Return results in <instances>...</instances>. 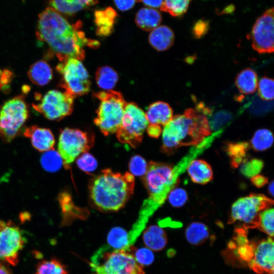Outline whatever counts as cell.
Segmentation results:
<instances>
[{"label":"cell","mask_w":274,"mask_h":274,"mask_svg":"<svg viewBox=\"0 0 274 274\" xmlns=\"http://www.w3.org/2000/svg\"><path fill=\"white\" fill-rule=\"evenodd\" d=\"M82 23L71 24L60 13L51 7L47 8L39 15L36 31L38 41L48 47L47 57L55 55L60 62L70 58L83 60L84 47H99L96 40L85 37L81 30Z\"/></svg>","instance_id":"obj_1"},{"label":"cell","mask_w":274,"mask_h":274,"mask_svg":"<svg viewBox=\"0 0 274 274\" xmlns=\"http://www.w3.org/2000/svg\"><path fill=\"white\" fill-rule=\"evenodd\" d=\"M134 178L124 174L102 170L89 181L88 189L92 204L102 212H115L122 208L133 193Z\"/></svg>","instance_id":"obj_2"},{"label":"cell","mask_w":274,"mask_h":274,"mask_svg":"<svg viewBox=\"0 0 274 274\" xmlns=\"http://www.w3.org/2000/svg\"><path fill=\"white\" fill-rule=\"evenodd\" d=\"M211 134L207 117L189 108L177 115L164 126L162 132V151L172 153L181 146L198 145Z\"/></svg>","instance_id":"obj_3"},{"label":"cell","mask_w":274,"mask_h":274,"mask_svg":"<svg viewBox=\"0 0 274 274\" xmlns=\"http://www.w3.org/2000/svg\"><path fill=\"white\" fill-rule=\"evenodd\" d=\"M185 170L179 163L174 167L169 164L151 161L143 176L148 197L140 209L136 221L146 225L149 218L166 199L169 192L176 186L178 177Z\"/></svg>","instance_id":"obj_4"},{"label":"cell","mask_w":274,"mask_h":274,"mask_svg":"<svg viewBox=\"0 0 274 274\" xmlns=\"http://www.w3.org/2000/svg\"><path fill=\"white\" fill-rule=\"evenodd\" d=\"M90 266L96 274H146L129 250H112L108 246L97 250Z\"/></svg>","instance_id":"obj_5"},{"label":"cell","mask_w":274,"mask_h":274,"mask_svg":"<svg viewBox=\"0 0 274 274\" xmlns=\"http://www.w3.org/2000/svg\"><path fill=\"white\" fill-rule=\"evenodd\" d=\"M94 96L100 101L94 124L105 136L116 132L127 104L122 94L111 90L94 93Z\"/></svg>","instance_id":"obj_6"},{"label":"cell","mask_w":274,"mask_h":274,"mask_svg":"<svg viewBox=\"0 0 274 274\" xmlns=\"http://www.w3.org/2000/svg\"><path fill=\"white\" fill-rule=\"evenodd\" d=\"M29 115V107L23 94L0 105V138L3 142L10 143L19 134Z\"/></svg>","instance_id":"obj_7"},{"label":"cell","mask_w":274,"mask_h":274,"mask_svg":"<svg viewBox=\"0 0 274 274\" xmlns=\"http://www.w3.org/2000/svg\"><path fill=\"white\" fill-rule=\"evenodd\" d=\"M272 204V199L262 194H251L241 198L231 207L228 223L239 222L246 229L257 227L260 213Z\"/></svg>","instance_id":"obj_8"},{"label":"cell","mask_w":274,"mask_h":274,"mask_svg":"<svg viewBox=\"0 0 274 274\" xmlns=\"http://www.w3.org/2000/svg\"><path fill=\"white\" fill-rule=\"evenodd\" d=\"M94 143V136L92 133L76 128L61 129L58 138V152L65 168H69L79 156L93 146Z\"/></svg>","instance_id":"obj_9"},{"label":"cell","mask_w":274,"mask_h":274,"mask_svg":"<svg viewBox=\"0 0 274 274\" xmlns=\"http://www.w3.org/2000/svg\"><path fill=\"white\" fill-rule=\"evenodd\" d=\"M148 122L145 113L136 104H126L121 124L116 131L118 140L136 148L142 142Z\"/></svg>","instance_id":"obj_10"},{"label":"cell","mask_w":274,"mask_h":274,"mask_svg":"<svg viewBox=\"0 0 274 274\" xmlns=\"http://www.w3.org/2000/svg\"><path fill=\"white\" fill-rule=\"evenodd\" d=\"M56 70L61 76L60 87L74 97L90 91L89 74L81 60L70 58L60 62Z\"/></svg>","instance_id":"obj_11"},{"label":"cell","mask_w":274,"mask_h":274,"mask_svg":"<svg viewBox=\"0 0 274 274\" xmlns=\"http://www.w3.org/2000/svg\"><path fill=\"white\" fill-rule=\"evenodd\" d=\"M36 97L38 102L32 104L33 109L48 120L59 121L73 111L75 97L65 91L50 90L43 96L38 94Z\"/></svg>","instance_id":"obj_12"},{"label":"cell","mask_w":274,"mask_h":274,"mask_svg":"<svg viewBox=\"0 0 274 274\" xmlns=\"http://www.w3.org/2000/svg\"><path fill=\"white\" fill-rule=\"evenodd\" d=\"M26 239L13 222L0 221V261L16 266Z\"/></svg>","instance_id":"obj_13"},{"label":"cell","mask_w":274,"mask_h":274,"mask_svg":"<svg viewBox=\"0 0 274 274\" xmlns=\"http://www.w3.org/2000/svg\"><path fill=\"white\" fill-rule=\"evenodd\" d=\"M273 8L266 10L256 21L250 35L253 48L260 54L273 51Z\"/></svg>","instance_id":"obj_14"},{"label":"cell","mask_w":274,"mask_h":274,"mask_svg":"<svg viewBox=\"0 0 274 274\" xmlns=\"http://www.w3.org/2000/svg\"><path fill=\"white\" fill-rule=\"evenodd\" d=\"M273 241L270 237L256 241L249 268L258 274H273Z\"/></svg>","instance_id":"obj_15"},{"label":"cell","mask_w":274,"mask_h":274,"mask_svg":"<svg viewBox=\"0 0 274 274\" xmlns=\"http://www.w3.org/2000/svg\"><path fill=\"white\" fill-rule=\"evenodd\" d=\"M23 132V135L30 140L32 146L38 151L45 152L54 149L55 140L50 129L32 125L25 128Z\"/></svg>","instance_id":"obj_16"},{"label":"cell","mask_w":274,"mask_h":274,"mask_svg":"<svg viewBox=\"0 0 274 274\" xmlns=\"http://www.w3.org/2000/svg\"><path fill=\"white\" fill-rule=\"evenodd\" d=\"M145 115L149 124L164 126L173 117V111L167 102L157 101L149 105Z\"/></svg>","instance_id":"obj_17"},{"label":"cell","mask_w":274,"mask_h":274,"mask_svg":"<svg viewBox=\"0 0 274 274\" xmlns=\"http://www.w3.org/2000/svg\"><path fill=\"white\" fill-rule=\"evenodd\" d=\"M117 17L116 12L111 7L95 11L94 22L96 26V34L100 37L111 35L114 30Z\"/></svg>","instance_id":"obj_18"},{"label":"cell","mask_w":274,"mask_h":274,"mask_svg":"<svg viewBox=\"0 0 274 274\" xmlns=\"http://www.w3.org/2000/svg\"><path fill=\"white\" fill-rule=\"evenodd\" d=\"M174 33L169 27L162 25L152 30L149 36V42L158 51L168 49L174 42Z\"/></svg>","instance_id":"obj_19"},{"label":"cell","mask_w":274,"mask_h":274,"mask_svg":"<svg viewBox=\"0 0 274 274\" xmlns=\"http://www.w3.org/2000/svg\"><path fill=\"white\" fill-rule=\"evenodd\" d=\"M30 81L39 86L48 84L53 78V71L46 61L38 60L32 64L27 72Z\"/></svg>","instance_id":"obj_20"},{"label":"cell","mask_w":274,"mask_h":274,"mask_svg":"<svg viewBox=\"0 0 274 274\" xmlns=\"http://www.w3.org/2000/svg\"><path fill=\"white\" fill-rule=\"evenodd\" d=\"M186 168L190 179L195 183L205 184L213 179L212 167L203 160H192Z\"/></svg>","instance_id":"obj_21"},{"label":"cell","mask_w":274,"mask_h":274,"mask_svg":"<svg viewBox=\"0 0 274 274\" xmlns=\"http://www.w3.org/2000/svg\"><path fill=\"white\" fill-rule=\"evenodd\" d=\"M143 240L146 247L155 251L163 250L167 242L165 231L157 225L149 226L144 231Z\"/></svg>","instance_id":"obj_22"},{"label":"cell","mask_w":274,"mask_h":274,"mask_svg":"<svg viewBox=\"0 0 274 274\" xmlns=\"http://www.w3.org/2000/svg\"><path fill=\"white\" fill-rule=\"evenodd\" d=\"M135 20L136 24L141 29L150 31L158 26L162 17L158 11L153 9L144 8L137 12Z\"/></svg>","instance_id":"obj_23"},{"label":"cell","mask_w":274,"mask_h":274,"mask_svg":"<svg viewBox=\"0 0 274 274\" xmlns=\"http://www.w3.org/2000/svg\"><path fill=\"white\" fill-rule=\"evenodd\" d=\"M235 83L241 93L252 94L255 92L257 87V74L253 69L246 68L238 74L235 78Z\"/></svg>","instance_id":"obj_24"},{"label":"cell","mask_w":274,"mask_h":274,"mask_svg":"<svg viewBox=\"0 0 274 274\" xmlns=\"http://www.w3.org/2000/svg\"><path fill=\"white\" fill-rule=\"evenodd\" d=\"M208 227L204 224L194 222L187 227L185 236L187 241L191 245L198 246L204 243L209 237Z\"/></svg>","instance_id":"obj_25"},{"label":"cell","mask_w":274,"mask_h":274,"mask_svg":"<svg viewBox=\"0 0 274 274\" xmlns=\"http://www.w3.org/2000/svg\"><path fill=\"white\" fill-rule=\"evenodd\" d=\"M119 79L117 73L109 66L99 67L95 73V80L98 86L106 90H111Z\"/></svg>","instance_id":"obj_26"},{"label":"cell","mask_w":274,"mask_h":274,"mask_svg":"<svg viewBox=\"0 0 274 274\" xmlns=\"http://www.w3.org/2000/svg\"><path fill=\"white\" fill-rule=\"evenodd\" d=\"M108 246L114 250H129L130 246L128 233L120 227L113 228L107 237Z\"/></svg>","instance_id":"obj_27"},{"label":"cell","mask_w":274,"mask_h":274,"mask_svg":"<svg viewBox=\"0 0 274 274\" xmlns=\"http://www.w3.org/2000/svg\"><path fill=\"white\" fill-rule=\"evenodd\" d=\"M35 274H68L66 265L56 257L42 260L36 265Z\"/></svg>","instance_id":"obj_28"},{"label":"cell","mask_w":274,"mask_h":274,"mask_svg":"<svg viewBox=\"0 0 274 274\" xmlns=\"http://www.w3.org/2000/svg\"><path fill=\"white\" fill-rule=\"evenodd\" d=\"M273 142V134L266 128L259 129L254 134L251 145L255 151H263L269 148Z\"/></svg>","instance_id":"obj_29"},{"label":"cell","mask_w":274,"mask_h":274,"mask_svg":"<svg viewBox=\"0 0 274 274\" xmlns=\"http://www.w3.org/2000/svg\"><path fill=\"white\" fill-rule=\"evenodd\" d=\"M209 118L211 130L216 132L223 131V129L230 123L233 115L229 111L221 110L213 114H212Z\"/></svg>","instance_id":"obj_30"},{"label":"cell","mask_w":274,"mask_h":274,"mask_svg":"<svg viewBox=\"0 0 274 274\" xmlns=\"http://www.w3.org/2000/svg\"><path fill=\"white\" fill-rule=\"evenodd\" d=\"M51 8L67 16H72L85 7L76 0H50Z\"/></svg>","instance_id":"obj_31"},{"label":"cell","mask_w":274,"mask_h":274,"mask_svg":"<svg viewBox=\"0 0 274 274\" xmlns=\"http://www.w3.org/2000/svg\"><path fill=\"white\" fill-rule=\"evenodd\" d=\"M40 162L45 170L51 173L58 171L63 164L61 156L54 149L45 152L42 155Z\"/></svg>","instance_id":"obj_32"},{"label":"cell","mask_w":274,"mask_h":274,"mask_svg":"<svg viewBox=\"0 0 274 274\" xmlns=\"http://www.w3.org/2000/svg\"><path fill=\"white\" fill-rule=\"evenodd\" d=\"M248 146L247 143L228 144L226 151L231 158V164L233 167L238 166L244 160Z\"/></svg>","instance_id":"obj_33"},{"label":"cell","mask_w":274,"mask_h":274,"mask_svg":"<svg viewBox=\"0 0 274 274\" xmlns=\"http://www.w3.org/2000/svg\"><path fill=\"white\" fill-rule=\"evenodd\" d=\"M190 0H164L160 9L177 17L187 11Z\"/></svg>","instance_id":"obj_34"},{"label":"cell","mask_w":274,"mask_h":274,"mask_svg":"<svg viewBox=\"0 0 274 274\" xmlns=\"http://www.w3.org/2000/svg\"><path fill=\"white\" fill-rule=\"evenodd\" d=\"M273 101L265 100L256 98L246 104L249 112L254 116H263L273 109Z\"/></svg>","instance_id":"obj_35"},{"label":"cell","mask_w":274,"mask_h":274,"mask_svg":"<svg viewBox=\"0 0 274 274\" xmlns=\"http://www.w3.org/2000/svg\"><path fill=\"white\" fill-rule=\"evenodd\" d=\"M273 209L268 208L259 215L258 228L269 237L273 236Z\"/></svg>","instance_id":"obj_36"},{"label":"cell","mask_w":274,"mask_h":274,"mask_svg":"<svg viewBox=\"0 0 274 274\" xmlns=\"http://www.w3.org/2000/svg\"><path fill=\"white\" fill-rule=\"evenodd\" d=\"M257 86L258 94L261 99L267 101L273 100L274 82L272 78L266 76L262 77Z\"/></svg>","instance_id":"obj_37"},{"label":"cell","mask_w":274,"mask_h":274,"mask_svg":"<svg viewBox=\"0 0 274 274\" xmlns=\"http://www.w3.org/2000/svg\"><path fill=\"white\" fill-rule=\"evenodd\" d=\"M129 249L136 262L142 266H149L153 262L155 257L150 249L146 248L136 249L132 246Z\"/></svg>","instance_id":"obj_38"},{"label":"cell","mask_w":274,"mask_h":274,"mask_svg":"<svg viewBox=\"0 0 274 274\" xmlns=\"http://www.w3.org/2000/svg\"><path fill=\"white\" fill-rule=\"evenodd\" d=\"M77 165L84 172L90 174L95 170L97 166L95 158L89 153L82 154L77 158Z\"/></svg>","instance_id":"obj_39"},{"label":"cell","mask_w":274,"mask_h":274,"mask_svg":"<svg viewBox=\"0 0 274 274\" xmlns=\"http://www.w3.org/2000/svg\"><path fill=\"white\" fill-rule=\"evenodd\" d=\"M128 166L132 175L143 177L147 172L148 164L142 156L134 155L131 158Z\"/></svg>","instance_id":"obj_40"},{"label":"cell","mask_w":274,"mask_h":274,"mask_svg":"<svg viewBox=\"0 0 274 274\" xmlns=\"http://www.w3.org/2000/svg\"><path fill=\"white\" fill-rule=\"evenodd\" d=\"M168 195L170 203L173 206L177 208L182 207L188 199V195L186 191L181 188L172 189Z\"/></svg>","instance_id":"obj_41"},{"label":"cell","mask_w":274,"mask_h":274,"mask_svg":"<svg viewBox=\"0 0 274 274\" xmlns=\"http://www.w3.org/2000/svg\"><path fill=\"white\" fill-rule=\"evenodd\" d=\"M263 162L257 159L245 162L241 167V172L247 177H254L259 173L262 167Z\"/></svg>","instance_id":"obj_42"},{"label":"cell","mask_w":274,"mask_h":274,"mask_svg":"<svg viewBox=\"0 0 274 274\" xmlns=\"http://www.w3.org/2000/svg\"><path fill=\"white\" fill-rule=\"evenodd\" d=\"M209 29V22L204 20L197 21L192 27V33L196 39L203 37Z\"/></svg>","instance_id":"obj_43"},{"label":"cell","mask_w":274,"mask_h":274,"mask_svg":"<svg viewBox=\"0 0 274 274\" xmlns=\"http://www.w3.org/2000/svg\"><path fill=\"white\" fill-rule=\"evenodd\" d=\"M13 73L10 70L0 69V91L7 90L13 78Z\"/></svg>","instance_id":"obj_44"},{"label":"cell","mask_w":274,"mask_h":274,"mask_svg":"<svg viewBox=\"0 0 274 274\" xmlns=\"http://www.w3.org/2000/svg\"><path fill=\"white\" fill-rule=\"evenodd\" d=\"M136 0H114L117 8L121 11H127L130 9L134 5Z\"/></svg>","instance_id":"obj_45"},{"label":"cell","mask_w":274,"mask_h":274,"mask_svg":"<svg viewBox=\"0 0 274 274\" xmlns=\"http://www.w3.org/2000/svg\"><path fill=\"white\" fill-rule=\"evenodd\" d=\"M148 135L152 138H158L162 131L161 127L159 125L149 124L147 128Z\"/></svg>","instance_id":"obj_46"},{"label":"cell","mask_w":274,"mask_h":274,"mask_svg":"<svg viewBox=\"0 0 274 274\" xmlns=\"http://www.w3.org/2000/svg\"><path fill=\"white\" fill-rule=\"evenodd\" d=\"M251 181L257 187H261L267 183L268 180L266 177L260 175H256L252 177Z\"/></svg>","instance_id":"obj_47"},{"label":"cell","mask_w":274,"mask_h":274,"mask_svg":"<svg viewBox=\"0 0 274 274\" xmlns=\"http://www.w3.org/2000/svg\"><path fill=\"white\" fill-rule=\"evenodd\" d=\"M138 2L143 3L145 5L153 8H160L163 0H137Z\"/></svg>","instance_id":"obj_48"},{"label":"cell","mask_w":274,"mask_h":274,"mask_svg":"<svg viewBox=\"0 0 274 274\" xmlns=\"http://www.w3.org/2000/svg\"><path fill=\"white\" fill-rule=\"evenodd\" d=\"M0 274H13V273L5 263L0 261Z\"/></svg>","instance_id":"obj_49"},{"label":"cell","mask_w":274,"mask_h":274,"mask_svg":"<svg viewBox=\"0 0 274 274\" xmlns=\"http://www.w3.org/2000/svg\"><path fill=\"white\" fill-rule=\"evenodd\" d=\"M84 7L91 6L97 3L96 0H76Z\"/></svg>","instance_id":"obj_50"},{"label":"cell","mask_w":274,"mask_h":274,"mask_svg":"<svg viewBox=\"0 0 274 274\" xmlns=\"http://www.w3.org/2000/svg\"><path fill=\"white\" fill-rule=\"evenodd\" d=\"M273 186H274V183H273V181H272L270 183V184L269 185V186H268L269 192V193L271 194V195L272 196H273V190H274Z\"/></svg>","instance_id":"obj_51"}]
</instances>
